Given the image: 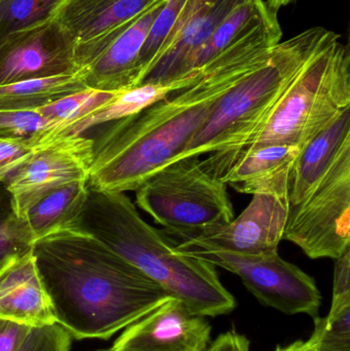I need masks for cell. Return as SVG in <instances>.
I'll list each match as a JSON object with an SVG mask.
<instances>
[{"label": "cell", "instance_id": "7a4b0ae2", "mask_svg": "<svg viewBox=\"0 0 350 351\" xmlns=\"http://www.w3.org/2000/svg\"><path fill=\"white\" fill-rule=\"evenodd\" d=\"M32 249L55 323L75 339H109L171 297L82 229L43 237Z\"/></svg>", "mask_w": 350, "mask_h": 351}, {"label": "cell", "instance_id": "5bb4252c", "mask_svg": "<svg viewBox=\"0 0 350 351\" xmlns=\"http://www.w3.org/2000/svg\"><path fill=\"white\" fill-rule=\"evenodd\" d=\"M211 332L205 317L170 297L125 328L109 351H205Z\"/></svg>", "mask_w": 350, "mask_h": 351}, {"label": "cell", "instance_id": "836d02e7", "mask_svg": "<svg viewBox=\"0 0 350 351\" xmlns=\"http://www.w3.org/2000/svg\"><path fill=\"white\" fill-rule=\"evenodd\" d=\"M293 1L294 0H266L265 3H266L267 8H268L269 10L277 14V12H279L282 8L288 5V4Z\"/></svg>", "mask_w": 350, "mask_h": 351}, {"label": "cell", "instance_id": "3957f363", "mask_svg": "<svg viewBox=\"0 0 350 351\" xmlns=\"http://www.w3.org/2000/svg\"><path fill=\"white\" fill-rule=\"evenodd\" d=\"M74 228L96 237L195 315L215 317L236 307V298L222 284L216 266L179 252L168 234L143 220L125 192L88 187Z\"/></svg>", "mask_w": 350, "mask_h": 351}, {"label": "cell", "instance_id": "cb8c5ba5", "mask_svg": "<svg viewBox=\"0 0 350 351\" xmlns=\"http://www.w3.org/2000/svg\"><path fill=\"white\" fill-rule=\"evenodd\" d=\"M314 330L306 343L316 351H350V297L332 300L326 317H314Z\"/></svg>", "mask_w": 350, "mask_h": 351}, {"label": "cell", "instance_id": "30bf717a", "mask_svg": "<svg viewBox=\"0 0 350 351\" xmlns=\"http://www.w3.org/2000/svg\"><path fill=\"white\" fill-rule=\"evenodd\" d=\"M78 71L73 40L49 16L0 36V86Z\"/></svg>", "mask_w": 350, "mask_h": 351}, {"label": "cell", "instance_id": "f1b7e54d", "mask_svg": "<svg viewBox=\"0 0 350 351\" xmlns=\"http://www.w3.org/2000/svg\"><path fill=\"white\" fill-rule=\"evenodd\" d=\"M49 125L37 110L0 111V138H30Z\"/></svg>", "mask_w": 350, "mask_h": 351}, {"label": "cell", "instance_id": "4316f807", "mask_svg": "<svg viewBox=\"0 0 350 351\" xmlns=\"http://www.w3.org/2000/svg\"><path fill=\"white\" fill-rule=\"evenodd\" d=\"M184 1L185 0H166L164 8L156 16L152 26L150 27L149 32L146 36L141 53H140V65L142 68L141 78L158 51H160V47L166 40L168 33L172 30L173 25L176 21L178 12H180Z\"/></svg>", "mask_w": 350, "mask_h": 351}, {"label": "cell", "instance_id": "6da1fadb", "mask_svg": "<svg viewBox=\"0 0 350 351\" xmlns=\"http://www.w3.org/2000/svg\"><path fill=\"white\" fill-rule=\"evenodd\" d=\"M271 51L262 33L250 31L195 70L192 84L136 114L97 127L88 187L135 191L154 172L178 160L219 99Z\"/></svg>", "mask_w": 350, "mask_h": 351}, {"label": "cell", "instance_id": "ffe728a7", "mask_svg": "<svg viewBox=\"0 0 350 351\" xmlns=\"http://www.w3.org/2000/svg\"><path fill=\"white\" fill-rule=\"evenodd\" d=\"M299 148L289 145H268L248 150L234 158L218 178L240 193L268 178L292 170L299 156Z\"/></svg>", "mask_w": 350, "mask_h": 351}, {"label": "cell", "instance_id": "8fae6325", "mask_svg": "<svg viewBox=\"0 0 350 351\" xmlns=\"http://www.w3.org/2000/svg\"><path fill=\"white\" fill-rule=\"evenodd\" d=\"M92 160V139L86 135L60 138L39 149L5 182L14 212L24 219L51 192L88 182Z\"/></svg>", "mask_w": 350, "mask_h": 351}, {"label": "cell", "instance_id": "484cf974", "mask_svg": "<svg viewBox=\"0 0 350 351\" xmlns=\"http://www.w3.org/2000/svg\"><path fill=\"white\" fill-rule=\"evenodd\" d=\"M58 0H0V36L47 18Z\"/></svg>", "mask_w": 350, "mask_h": 351}, {"label": "cell", "instance_id": "e0dca14e", "mask_svg": "<svg viewBox=\"0 0 350 351\" xmlns=\"http://www.w3.org/2000/svg\"><path fill=\"white\" fill-rule=\"evenodd\" d=\"M350 141V107L300 152L290 174V206L301 204L327 174Z\"/></svg>", "mask_w": 350, "mask_h": 351}, {"label": "cell", "instance_id": "4fadbf2b", "mask_svg": "<svg viewBox=\"0 0 350 351\" xmlns=\"http://www.w3.org/2000/svg\"><path fill=\"white\" fill-rule=\"evenodd\" d=\"M244 1L185 0L172 30L144 72L139 86L172 84L189 75L201 47L220 23Z\"/></svg>", "mask_w": 350, "mask_h": 351}, {"label": "cell", "instance_id": "603a6c76", "mask_svg": "<svg viewBox=\"0 0 350 351\" xmlns=\"http://www.w3.org/2000/svg\"><path fill=\"white\" fill-rule=\"evenodd\" d=\"M268 10L264 0H246L234 8L220 23L211 38L197 53L193 63L192 71L205 65L230 47L234 41L248 32Z\"/></svg>", "mask_w": 350, "mask_h": 351}, {"label": "cell", "instance_id": "44dd1931", "mask_svg": "<svg viewBox=\"0 0 350 351\" xmlns=\"http://www.w3.org/2000/svg\"><path fill=\"white\" fill-rule=\"evenodd\" d=\"M86 88L84 70L0 86V111H31Z\"/></svg>", "mask_w": 350, "mask_h": 351}, {"label": "cell", "instance_id": "8992f818", "mask_svg": "<svg viewBox=\"0 0 350 351\" xmlns=\"http://www.w3.org/2000/svg\"><path fill=\"white\" fill-rule=\"evenodd\" d=\"M135 192L138 206L181 241L197 239L234 218L227 184L208 173L199 156L162 167Z\"/></svg>", "mask_w": 350, "mask_h": 351}, {"label": "cell", "instance_id": "1f68e13d", "mask_svg": "<svg viewBox=\"0 0 350 351\" xmlns=\"http://www.w3.org/2000/svg\"><path fill=\"white\" fill-rule=\"evenodd\" d=\"M205 351H251L250 341L238 332L228 331L212 342Z\"/></svg>", "mask_w": 350, "mask_h": 351}, {"label": "cell", "instance_id": "83f0119b", "mask_svg": "<svg viewBox=\"0 0 350 351\" xmlns=\"http://www.w3.org/2000/svg\"><path fill=\"white\" fill-rule=\"evenodd\" d=\"M72 336L58 323L31 327L16 351H70Z\"/></svg>", "mask_w": 350, "mask_h": 351}, {"label": "cell", "instance_id": "277c9868", "mask_svg": "<svg viewBox=\"0 0 350 351\" xmlns=\"http://www.w3.org/2000/svg\"><path fill=\"white\" fill-rule=\"evenodd\" d=\"M338 34L312 53L284 90L281 98L252 136L232 152H214L201 160L218 178L242 152L268 145L299 148L312 141L350 107V55Z\"/></svg>", "mask_w": 350, "mask_h": 351}, {"label": "cell", "instance_id": "f546056e", "mask_svg": "<svg viewBox=\"0 0 350 351\" xmlns=\"http://www.w3.org/2000/svg\"><path fill=\"white\" fill-rule=\"evenodd\" d=\"M38 150L29 138H0V182H6Z\"/></svg>", "mask_w": 350, "mask_h": 351}, {"label": "cell", "instance_id": "2e32d148", "mask_svg": "<svg viewBox=\"0 0 350 351\" xmlns=\"http://www.w3.org/2000/svg\"><path fill=\"white\" fill-rule=\"evenodd\" d=\"M0 319L28 327L55 323L33 249L14 256L0 267Z\"/></svg>", "mask_w": 350, "mask_h": 351}, {"label": "cell", "instance_id": "4dcf8cb0", "mask_svg": "<svg viewBox=\"0 0 350 351\" xmlns=\"http://www.w3.org/2000/svg\"><path fill=\"white\" fill-rule=\"evenodd\" d=\"M31 327L0 319V351H16Z\"/></svg>", "mask_w": 350, "mask_h": 351}, {"label": "cell", "instance_id": "ba28073f", "mask_svg": "<svg viewBox=\"0 0 350 351\" xmlns=\"http://www.w3.org/2000/svg\"><path fill=\"white\" fill-rule=\"evenodd\" d=\"M177 250L236 274L265 306L289 315L305 313L314 319L318 317L322 294L316 280L279 253L246 256L179 243Z\"/></svg>", "mask_w": 350, "mask_h": 351}, {"label": "cell", "instance_id": "7402d4cb", "mask_svg": "<svg viewBox=\"0 0 350 351\" xmlns=\"http://www.w3.org/2000/svg\"><path fill=\"white\" fill-rule=\"evenodd\" d=\"M117 94L118 93L84 88L35 109L47 119L49 125L29 140L37 150L41 149L51 144L65 128L92 114L110 102Z\"/></svg>", "mask_w": 350, "mask_h": 351}, {"label": "cell", "instance_id": "52a82bcc", "mask_svg": "<svg viewBox=\"0 0 350 351\" xmlns=\"http://www.w3.org/2000/svg\"><path fill=\"white\" fill-rule=\"evenodd\" d=\"M284 239L310 259H338L350 243V141L322 181L295 206H290Z\"/></svg>", "mask_w": 350, "mask_h": 351}, {"label": "cell", "instance_id": "e575fe53", "mask_svg": "<svg viewBox=\"0 0 350 351\" xmlns=\"http://www.w3.org/2000/svg\"><path fill=\"white\" fill-rule=\"evenodd\" d=\"M98 351H109V350H98Z\"/></svg>", "mask_w": 350, "mask_h": 351}, {"label": "cell", "instance_id": "5b68a950", "mask_svg": "<svg viewBox=\"0 0 350 351\" xmlns=\"http://www.w3.org/2000/svg\"><path fill=\"white\" fill-rule=\"evenodd\" d=\"M335 35L333 31L314 27L279 41L263 61L219 99L179 158L238 149L262 125L308 58Z\"/></svg>", "mask_w": 350, "mask_h": 351}, {"label": "cell", "instance_id": "9c48e42d", "mask_svg": "<svg viewBox=\"0 0 350 351\" xmlns=\"http://www.w3.org/2000/svg\"><path fill=\"white\" fill-rule=\"evenodd\" d=\"M291 171H284L251 187L247 194L253 196L252 202L232 222L179 245L246 256L279 253L289 219Z\"/></svg>", "mask_w": 350, "mask_h": 351}, {"label": "cell", "instance_id": "d6a6232c", "mask_svg": "<svg viewBox=\"0 0 350 351\" xmlns=\"http://www.w3.org/2000/svg\"><path fill=\"white\" fill-rule=\"evenodd\" d=\"M275 351H316L314 350H312V348H310V346H308L306 342L301 341V340H299V341H295L293 342V343L290 344V346H285V348H283V346H277V348H275Z\"/></svg>", "mask_w": 350, "mask_h": 351}, {"label": "cell", "instance_id": "7c38bea8", "mask_svg": "<svg viewBox=\"0 0 350 351\" xmlns=\"http://www.w3.org/2000/svg\"><path fill=\"white\" fill-rule=\"evenodd\" d=\"M160 0H58L49 18L69 34L79 70L92 64L132 23Z\"/></svg>", "mask_w": 350, "mask_h": 351}, {"label": "cell", "instance_id": "d4e9b609", "mask_svg": "<svg viewBox=\"0 0 350 351\" xmlns=\"http://www.w3.org/2000/svg\"><path fill=\"white\" fill-rule=\"evenodd\" d=\"M32 247L28 226L14 212L5 182H0V267L10 258L26 253Z\"/></svg>", "mask_w": 350, "mask_h": 351}, {"label": "cell", "instance_id": "9a60e30c", "mask_svg": "<svg viewBox=\"0 0 350 351\" xmlns=\"http://www.w3.org/2000/svg\"><path fill=\"white\" fill-rule=\"evenodd\" d=\"M166 1L160 0L140 14L92 64L82 69L86 88L121 93L138 86L142 74L140 53L150 27Z\"/></svg>", "mask_w": 350, "mask_h": 351}, {"label": "cell", "instance_id": "ac0fdd59", "mask_svg": "<svg viewBox=\"0 0 350 351\" xmlns=\"http://www.w3.org/2000/svg\"><path fill=\"white\" fill-rule=\"evenodd\" d=\"M197 73L189 74L168 84H142L131 90L118 93L110 102L107 103L92 114L65 128L63 131L58 134L53 141L60 138L69 137V136L86 135L94 128L136 114L146 107L162 100L171 93L192 84L197 80Z\"/></svg>", "mask_w": 350, "mask_h": 351}, {"label": "cell", "instance_id": "d6986e66", "mask_svg": "<svg viewBox=\"0 0 350 351\" xmlns=\"http://www.w3.org/2000/svg\"><path fill=\"white\" fill-rule=\"evenodd\" d=\"M88 193V182H79L55 190L33 204L24 217L33 245L43 237L74 228Z\"/></svg>", "mask_w": 350, "mask_h": 351}]
</instances>
